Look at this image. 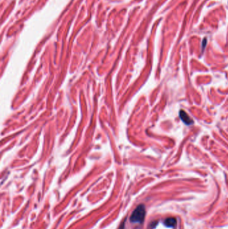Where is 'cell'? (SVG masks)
Returning <instances> with one entry per match:
<instances>
[{
	"instance_id": "3957f363",
	"label": "cell",
	"mask_w": 228,
	"mask_h": 229,
	"mask_svg": "<svg viewBox=\"0 0 228 229\" xmlns=\"http://www.w3.org/2000/svg\"><path fill=\"white\" fill-rule=\"evenodd\" d=\"M165 224L169 227H173L176 224L177 221L175 218H168L165 221Z\"/></svg>"
},
{
	"instance_id": "7a4b0ae2",
	"label": "cell",
	"mask_w": 228,
	"mask_h": 229,
	"mask_svg": "<svg viewBox=\"0 0 228 229\" xmlns=\"http://www.w3.org/2000/svg\"><path fill=\"white\" fill-rule=\"evenodd\" d=\"M179 117L184 122L186 125H190L193 123V121L192 120V119L184 111H180Z\"/></svg>"
},
{
	"instance_id": "6da1fadb",
	"label": "cell",
	"mask_w": 228,
	"mask_h": 229,
	"mask_svg": "<svg viewBox=\"0 0 228 229\" xmlns=\"http://www.w3.org/2000/svg\"><path fill=\"white\" fill-rule=\"evenodd\" d=\"M145 208L144 205H139L137 207L130 218V221L134 223H142L143 222L145 216Z\"/></svg>"
}]
</instances>
